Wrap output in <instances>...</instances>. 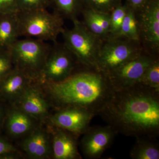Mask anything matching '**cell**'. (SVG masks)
<instances>
[{
  "mask_svg": "<svg viewBox=\"0 0 159 159\" xmlns=\"http://www.w3.org/2000/svg\"><path fill=\"white\" fill-rule=\"evenodd\" d=\"M99 115L116 134L138 138L159 136V91L138 83L115 91Z\"/></svg>",
  "mask_w": 159,
  "mask_h": 159,
  "instance_id": "6da1fadb",
  "label": "cell"
},
{
  "mask_svg": "<svg viewBox=\"0 0 159 159\" xmlns=\"http://www.w3.org/2000/svg\"><path fill=\"white\" fill-rule=\"evenodd\" d=\"M48 85L59 109L80 107L95 116L110 101L115 91L107 75L98 69L83 66L65 80Z\"/></svg>",
  "mask_w": 159,
  "mask_h": 159,
  "instance_id": "7a4b0ae2",
  "label": "cell"
},
{
  "mask_svg": "<svg viewBox=\"0 0 159 159\" xmlns=\"http://www.w3.org/2000/svg\"><path fill=\"white\" fill-rule=\"evenodd\" d=\"M17 14L20 36L54 43L65 29L64 19L47 9L20 11Z\"/></svg>",
  "mask_w": 159,
  "mask_h": 159,
  "instance_id": "3957f363",
  "label": "cell"
},
{
  "mask_svg": "<svg viewBox=\"0 0 159 159\" xmlns=\"http://www.w3.org/2000/svg\"><path fill=\"white\" fill-rule=\"evenodd\" d=\"M72 22L73 28L64 29L61 33L64 43L75 55L80 66L97 69L103 40L89 31L78 19Z\"/></svg>",
  "mask_w": 159,
  "mask_h": 159,
  "instance_id": "277c9868",
  "label": "cell"
},
{
  "mask_svg": "<svg viewBox=\"0 0 159 159\" xmlns=\"http://www.w3.org/2000/svg\"><path fill=\"white\" fill-rule=\"evenodd\" d=\"M51 47L41 40L31 38L18 39L9 49L14 68L38 80Z\"/></svg>",
  "mask_w": 159,
  "mask_h": 159,
  "instance_id": "5b68a950",
  "label": "cell"
},
{
  "mask_svg": "<svg viewBox=\"0 0 159 159\" xmlns=\"http://www.w3.org/2000/svg\"><path fill=\"white\" fill-rule=\"evenodd\" d=\"M144 51L141 43L125 38L104 40L99 51L97 69L107 75L119 66L139 57Z\"/></svg>",
  "mask_w": 159,
  "mask_h": 159,
  "instance_id": "8992f818",
  "label": "cell"
},
{
  "mask_svg": "<svg viewBox=\"0 0 159 159\" xmlns=\"http://www.w3.org/2000/svg\"><path fill=\"white\" fill-rule=\"evenodd\" d=\"M80 66L75 55L66 45L56 41L51 46L38 80L48 84L61 82Z\"/></svg>",
  "mask_w": 159,
  "mask_h": 159,
  "instance_id": "52a82bcc",
  "label": "cell"
},
{
  "mask_svg": "<svg viewBox=\"0 0 159 159\" xmlns=\"http://www.w3.org/2000/svg\"><path fill=\"white\" fill-rule=\"evenodd\" d=\"M140 29V41L143 48L157 57L159 51V0H150L136 13Z\"/></svg>",
  "mask_w": 159,
  "mask_h": 159,
  "instance_id": "ba28073f",
  "label": "cell"
},
{
  "mask_svg": "<svg viewBox=\"0 0 159 159\" xmlns=\"http://www.w3.org/2000/svg\"><path fill=\"white\" fill-rule=\"evenodd\" d=\"M158 57L145 51L136 58L123 64L107 74L115 90L126 88L140 82L151 63Z\"/></svg>",
  "mask_w": 159,
  "mask_h": 159,
  "instance_id": "9c48e42d",
  "label": "cell"
},
{
  "mask_svg": "<svg viewBox=\"0 0 159 159\" xmlns=\"http://www.w3.org/2000/svg\"><path fill=\"white\" fill-rule=\"evenodd\" d=\"M80 148L85 158L98 159L112 144L116 133L111 127L90 126L83 134Z\"/></svg>",
  "mask_w": 159,
  "mask_h": 159,
  "instance_id": "30bf717a",
  "label": "cell"
},
{
  "mask_svg": "<svg viewBox=\"0 0 159 159\" xmlns=\"http://www.w3.org/2000/svg\"><path fill=\"white\" fill-rule=\"evenodd\" d=\"M95 116L85 109L71 107L58 109L51 116L50 122L53 126L68 131L78 137L89 127Z\"/></svg>",
  "mask_w": 159,
  "mask_h": 159,
  "instance_id": "8fae6325",
  "label": "cell"
},
{
  "mask_svg": "<svg viewBox=\"0 0 159 159\" xmlns=\"http://www.w3.org/2000/svg\"><path fill=\"white\" fill-rule=\"evenodd\" d=\"M39 89L32 83L14 102L15 106L35 118L42 120L48 117L49 104Z\"/></svg>",
  "mask_w": 159,
  "mask_h": 159,
  "instance_id": "7c38bea8",
  "label": "cell"
},
{
  "mask_svg": "<svg viewBox=\"0 0 159 159\" xmlns=\"http://www.w3.org/2000/svg\"><path fill=\"white\" fill-rule=\"evenodd\" d=\"M53 127L51 145L54 158L81 159L77 148V136L62 129Z\"/></svg>",
  "mask_w": 159,
  "mask_h": 159,
  "instance_id": "4fadbf2b",
  "label": "cell"
},
{
  "mask_svg": "<svg viewBox=\"0 0 159 159\" xmlns=\"http://www.w3.org/2000/svg\"><path fill=\"white\" fill-rule=\"evenodd\" d=\"M27 135L21 148L30 158L47 159L52 155L51 141L45 131L37 127Z\"/></svg>",
  "mask_w": 159,
  "mask_h": 159,
  "instance_id": "5bb4252c",
  "label": "cell"
},
{
  "mask_svg": "<svg viewBox=\"0 0 159 159\" xmlns=\"http://www.w3.org/2000/svg\"><path fill=\"white\" fill-rule=\"evenodd\" d=\"M34 81L25 73L14 68L0 80V98L14 102Z\"/></svg>",
  "mask_w": 159,
  "mask_h": 159,
  "instance_id": "9a60e30c",
  "label": "cell"
},
{
  "mask_svg": "<svg viewBox=\"0 0 159 159\" xmlns=\"http://www.w3.org/2000/svg\"><path fill=\"white\" fill-rule=\"evenodd\" d=\"M6 119V131L14 138L28 135L37 127V119L16 106L9 111Z\"/></svg>",
  "mask_w": 159,
  "mask_h": 159,
  "instance_id": "2e32d148",
  "label": "cell"
},
{
  "mask_svg": "<svg viewBox=\"0 0 159 159\" xmlns=\"http://www.w3.org/2000/svg\"><path fill=\"white\" fill-rule=\"evenodd\" d=\"M81 14L84 20L82 22L89 31L103 40L108 38L110 14L84 7Z\"/></svg>",
  "mask_w": 159,
  "mask_h": 159,
  "instance_id": "e0dca14e",
  "label": "cell"
},
{
  "mask_svg": "<svg viewBox=\"0 0 159 159\" xmlns=\"http://www.w3.org/2000/svg\"><path fill=\"white\" fill-rule=\"evenodd\" d=\"M17 13L0 15V47L9 49L20 37Z\"/></svg>",
  "mask_w": 159,
  "mask_h": 159,
  "instance_id": "ac0fdd59",
  "label": "cell"
},
{
  "mask_svg": "<svg viewBox=\"0 0 159 159\" xmlns=\"http://www.w3.org/2000/svg\"><path fill=\"white\" fill-rule=\"evenodd\" d=\"M130 152L133 159H159V146L152 137H138Z\"/></svg>",
  "mask_w": 159,
  "mask_h": 159,
  "instance_id": "d6986e66",
  "label": "cell"
},
{
  "mask_svg": "<svg viewBox=\"0 0 159 159\" xmlns=\"http://www.w3.org/2000/svg\"><path fill=\"white\" fill-rule=\"evenodd\" d=\"M51 4L54 12L71 21L78 19L84 7V0H51Z\"/></svg>",
  "mask_w": 159,
  "mask_h": 159,
  "instance_id": "ffe728a7",
  "label": "cell"
},
{
  "mask_svg": "<svg viewBox=\"0 0 159 159\" xmlns=\"http://www.w3.org/2000/svg\"><path fill=\"white\" fill-rule=\"evenodd\" d=\"M119 37L141 43L139 20L136 13L128 6L127 12L117 37Z\"/></svg>",
  "mask_w": 159,
  "mask_h": 159,
  "instance_id": "44dd1931",
  "label": "cell"
},
{
  "mask_svg": "<svg viewBox=\"0 0 159 159\" xmlns=\"http://www.w3.org/2000/svg\"><path fill=\"white\" fill-rule=\"evenodd\" d=\"M128 9L127 4L118 6L110 14V33L108 38L117 37Z\"/></svg>",
  "mask_w": 159,
  "mask_h": 159,
  "instance_id": "7402d4cb",
  "label": "cell"
},
{
  "mask_svg": "<svg viewBox=\"0 0 159 159\" xmlns=\"http://www.w3.org/2000/svg\"><path fill=\"white\" fill-rule=\"evenodd\" d=\"M139 83L159 91V60L155 58L145 70Z\"/></svg>",
  "mask_w": 159,
  "mask_h": 159,
  "instance_id": "603a6c76",
  "label": "cell"
},
{
  "mask_svg": "<svg viewBox=\"0 0 159 159\" xmlns=\"http://www.w3.org/2000/svg\"><path fill=\"white\" fill-rule=\"evenodd\" d=\"M84 7L107 14L122 4V0H84Z\"/></svg>",
  "mask_w": 159,
  "mask_h": 159,
  "instance_id": "cb8c5ba5",
  "label": "cell"
},
{
  "mask_svg": "<svg viewBox=\"0 0 159 159\" xmlns=\"http://www.w3.org/2000/svg\"><path fill=\"white\" fill-rule=\"evenodd\" d=\"M14 69L10 50L0 47V80Z\"/></svg>",
  "mask_w": 159,
  "mask_h": 159,
  "instance_id": "d4e9b609",
  "label": "cell"
},
{
  "mask_svg": "<svg viewBox=\"0 0 159 159\" xmlns=\"http://www.w3.org/2000/svg\"><path fill=\"white\" fill-rule=\"evenodd\" d=\"M19 11L47 9L51 6V0H17Z\"/></svg>",
  "mask_w": 159,
  "mask_h": 159,
  "instance_id": "484cf974",
  "label": "cell"
},
{
  "mask_svg": "<svg viewBox=\"0 0 159 159\" xmlns=\"http://www.w3.org/2000/svg\"><path fill=\"white\" fill-rule=\"evenodd\" d=\"M17 0H0V15L18 12Z\"/></svg>",
  "mask_w": 159,
  "mask_h": 159,
  "instance_id": "4316f807",
  "label": "cell"
},
{
  "mask_svg": "<svg viewBox=\"0 0 159 159\" xmlns=\"http://www.w3.org/2000/svg\"><path fill=\"white\" fill-rule=\"evenodd\" d=\"M150 0H127L128 7L136 13L141 11L150 2Z\"/></svg>",
  "mask_w": 159,
  "mask_h": 159,
  "instance_id": "83f0119b",
  "label": "cell"
},
{
  "mask_svg": "<svg viewBox=\"0 0 159 159\" xmlns=\"http://www.w3.org/2000/svg\"><path fill=\"white\" fill-rule=\"evenodd\" d=\"M16 151L17 149L12 144L0 135V155Z\"/></svg>",
  "mask_w": 159,
  "mask_h": 159,
  "instance_id": "f1b7e54d",
  "label": "cell"
},
{
  "mask_svg": "<svg viewBox=\"0 0 159 159\" xmlns=\"http://www.w3.org/2000/svg\"><path fill=\"white\" fill-rule=\"evenodd\" d=\"M4 119V112H3L2 108L0 106V131H1L2 126L3 125Z\"/></svg>",
  "mask_w": 159,
  "mask_h": 159,
  "instance_id": "f546056e",
  "label": "cell"
}]
</instances>
